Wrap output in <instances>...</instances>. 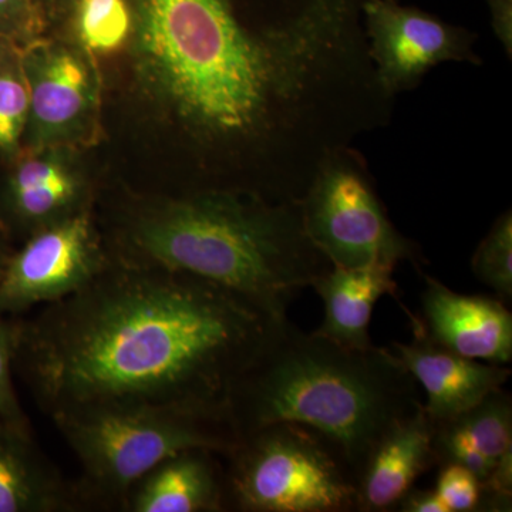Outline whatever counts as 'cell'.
I'll use <instances>...</instances> for the list:
<instances>
[{
    "label": "cell",
    "instance_id": "603a6c76",
    "mask_svg": "<svg viewBox=\"0 0 512 512\" xmlns=\"http://www.w3.org/2000/svg\"><path fill=\"white\" fill-rule=\"evenodd\" d=\"M434 490L450 512L481 511L483 483L467 468L443 464Z\"/></svg>",
    "mask_w": 512,
    "mask_h": 512
},
{
    "label": "cell",
    "instance_id": "44dd1931",
    "mask_svg": "<svg viewBox=\"0 0 512 512\" xmlns=\"http://www.w3.org/2000/svg\"><path fill=\"white\" fill-rule=\"evenodd\" d=\"M16 329V318L0 316V419L20 429L32 430L13 384Z\"/></svg>",
    "mask_w": 512,
    "mask_h": 512
},
{
    "label": "cell",
    "instance_id": "2e32d148",
    "mask_svg": "<svg viewBox=\"0 0 512 512\" xmlns=\"http://www.w3.org/2000/svg\"><path fill=\"white\" fill-rule=\"evenodd\" d=\"M394 269L389 265L332 266L312 286L325 306V318L315 332L345 348H373L369 333L373 309L384 295L397 298L399 291Z\"/></svg>",
    "mask_w": 512,
    "mask_h": 512
},
{
    "label": "cell",
    "instance_id": "5b68a950",
    "mask_svg": "<svg viewBox=\"0 0 512 512\" xmlns=\"http://www.w3.org/2000/svg\"><path fill=\"white\" fill-rule=\"evenodd\" d=\"M224 512H360L357 478L319 431L268 424L222 456Z\"/></svg>",
    "mask_w": 512,
    "mask_h": 512
},
{
    "label": "cell",
    "instance_id": "4fadbf2b",
    "mask_svg": "<svg viewBox=\"0 0 512 512\" xmlns=\"http://www.w3.org/2000/svg\"><path fill=\"white\" fill-rule=\"evenodd\" d=\"M433 437L434 420L423 406L384 434L357 484L360 512L393 511L416 481L437 466Z\"/></svg>",
    "mask_w": 512,
    "mask_h": 512
},
{
    "label": "cell",
    "instance_id": "6da1fadb",
    "mask_svg": "<svg viewBox=\"0 0 512 512\" xmlns=\"http://www.w3.org/2000/svg\"><path fill=\"white\" fill-rule=\"evenodd\" d=\"M284 319L198 276L113 256L80 291L16 318L15 370L47 417L173 406L227 419L232 390Z\"/></svg>",
    "mask_w": 512,
    "mask_h": 512
},
{
    "label": "cell",
    "instance_id": "d4e9b609",
    "mask_svg": "<svg viewBox=\"0 0 512 512\" xmlns=\"http://www.w3.org/2000/svg\"><path fill=\"white\" fill-rule=\"evenodd\" d=\"M400 512H450L436 490L412 488L394 507Z\"/></svg>",
    "mask_w": 512,
    "mask_h": 512
},
{
    "label": "cell",
    "instance_id": "5bb4252c",
    "mask_svg": "<svg viewBox=\"0 0 512 512\" xmlns=\"http://www.w3.org/2000/svg\"><path fill=\"white\" fill-rule=\"evenodd\" d=\"M121 512H224L221 454L190 448L165 458L131 485Z\"/></svg>",
    "mask_w": 512,
    "mask_h": 512
},
{
    "label": "cell",
    "instance_id": "7c38bea8",
    "mask_svg": "<svg viewBox=\"0 0 512 512\" xmlns=\"http://www.w3.org/2000/svg\"><path fill=\"white\" fill-rule=\"evenodd\" d=\"M394 352L426 393L424 412L434 421L453 419L503 389L510 367L458 356L426 338L413 326V340L393 343Z\"/></svg>",
    "mask_w": 512,
    "mask_h": 512
},
{
    "label": "cell",
    "instance_id": "3957f363",
    "mask_svg": "<svg viewBox=\"0 0 512 512\" xmlns=\"http://www.w3.org/2000/svg\"><path fill=\"white\" fill-rule=\"evenodd\" d=\"M421 406L419 384L389 349L345 348L285 318L232 390L227 419L237 440L281 421L311 427L335 444L359 484L384 434Z\"/></svg>",
    "mask_w": 512,
    "mask_h": 512
},
{
    "label": "cell",
    "instance_id": "8fae6325",
    "mask_svg": "<svg viewBox=\"0 0 512 512\" xmlns=\"http://www.w3.org/2000/svg\"><path fill=\"white\" fill-rule=\"evenodd\" d=\"M423 278L421 318L410 315L427 339L458 356L493 365L512 360V315L500 299L463 295L439 279Z\"/></svg>",
    "mask_w": 512,
    "mask_h": 512
},
{
    "label": "cell",
    "instance_id": "4316f807",
    "mask_svg": "<svg viewBox=\"0 0 512 512\" xmlns=\"http://www.w3.org/2000/svg\"><path fill=\"white\" fill-rule=\"evenodd\" d=\"M42 2L43 5H45V8L47 2H49L50 5L55 6V8H63V6H69L72 0H42Z\"/></svg>",
    "mask_w": 512,
    "mask_h": 512
},
{
    "label": "cell",
    "instance_id": "cb8c5ba5",
    "mask_svg": "<svg viewBox=\"0 0 512 512\" xmlns=\"http://www.w3.org/2000/svg\"><path fill=\"white\" fill-rule=\"evenodd\" d=\"M491 26L494 35L504 47L505 55L512 59V8L511 0H488Z\"/></svg>",
    "mask_w": 512,
    "mask_h": 512
},
{
    "label": "cell",
    "instance_id": "ffe728a7",
    "mask_svg": "<svg viewBox=\"0 0 512 512\" xmlns=\"http://www.w3.org/2000/svg\"><path fill=\"white\" fill-rule=\"evenodd\" d=\"M478 281L495 292L501 302L512 301V212H503L471 258Z\"/></svg>",
    "mask_w": 512,
    "mask_h": 512
},
{
    "label": "cell",
    "instance_id": "277c9868",
    "mask_svg": "<svg viewBox=\"0 0 512 512\" xmlns=\"http://www.w3.org/2000/svg\"><path fill=\"white\" fill-rule=\"evenodd\" d=\"M50 420L79 460L73 481L82 512H121L131 485L180 451L207 448L224 456L237 443L227 419L183 407H77Z\"/></svg>",
    "mask_w": 512,
    "mask_h": 512
},
{
    "label": "cell",
    "instance_id": "ac0fdd59",
    "mask_svg": "<svg viewBox=\"0 0 512 512\" xmlns=\"http://www.w3.org/2000/svg\"><path fill=\"white\" fill-rule=\"evenodd\" d=\"M77 43L92 55H109L126 45L133 33L128 0H72Z\"/></svg>",
    "mask_w": 512,
    "mask_h": 512
},
{
    "label": "cell",
    "instance_id": "8992f818",
    "mask_svg": "<svg viewBox=\"0 0 512 512\" xmlns=\"http://www.w3.org/2000/svg\"><path fill=\"white\" fill-rule=\"evenodd\" d=\"M309 237L339 268L409 262L419 274L427 264L417 242L399 231L377 194L365 158L342 148L316 173L301 200Z\"/></svg>",
    "mask_w": 512,
    "mask_h": 512
},
{
    "label": "cell",
    "instance_id": "9c48e42d",
    "mask_svg": "<svg viewBox=\"0 0 512 512\" xmlns=\"http://www.w3.org/2000/svg\"><path fill=\"white\" fill-rule=\"evenodd\" d=\"M363 26L377 79L390 96L410 92L443 63L481 66L476 33L397 0H365Z\"/></svg>",
    "mask_w": 512,
    "mask_h": 512
},
{
    "label": "cell",
    "instance_id": "7a4b0ae2",
    "mask_svg": "<svg viewBox=\"0 0 512 512\" xmlns=\"http://www.w3.org/2000/svg\"><path fill=\"white\" fill-rule=\"evenodd\" d=\"M97 221L114 258L198 276L275 318L333 266L306 231L301 201L234 191L130 195Z\"/></svg>",
    "mask_w": 512,
    "mask_h": 512
},
{
    "label": "cell",
    "instance_id": "e0dca14e",
    "mask_svg": "<svg viewBox=\"0 0 512 512\" xmlns=\"http://www.w3.org/2000/svg\"><path fill=\"white\" fill-rule=\"evenodd\" d=\"M29 109L30 89L23 46L0 36V158L3 163L22 150Z\"/></svg>",
    "mask_w": 512,
    "mask_h": 512
},
{
    "label": "cell",
    "instance_id": "30bf717a",
    "mask_svg": "<svg viewBox=\"0 0 512 512\" xmlns=\"http://www.w3.org/2000/svg\"><path fill=\"white\" fill-rule=\"evenodd\" d=\"M76 154L66 147H22L5 161L0 224L12 241L94 208L93 184Z\"/></svg>",
    "mask_w": 512,
    "mask_h": 512
},
{
    "label": "cell",
    "instance_id": "52a82bcc",
    "mask_svg": "<svg viewBox=\"0 0 512 512\" xmlns=\"http://www.w3.org/2000/svg\"><path fill=\"white\" fill-rule=\"evenodd\" d=\"M30 109L22 147L82 151L103 137L101 77L77 42L39 37L23 47Z\"/></svg>",
    "mask_w": 512,
    "mask_h": 512
},
{
    "label": "cell",
    "instance_id": "7402d4cb",
    "mask_svg": "<svg viewBox=\"0 0 512 512\" xmlns=\"http://www.w3.org/2000/svg\"><path fill=\"white\" fill-rule=\"evenodd\" d=\"M46 16L42 0H0V36L25 47L43 36Z\"/></svg>",
    "mask_w": 512,
    "mask_h": 512
},
{
    "label": "cell",
    "instance_id": "9a60e30c",
    "mask_svg": "<svg viewBox=\"0 0 512 512\" xmlns=\"http://www.w3.org/2000/svg\"><path fill=\"white\" fill-rule=\"evenodd\" d=\"M0 512H82L74 481L39 450L32 430L2 419Z\"/></svg>",
    "mask_w": 512,
    "mask_h": 512
},
{
    "label": "cell",
    "instance_id": "484cf974",
    "mask_svg": "<svg viewBox=\"0 0 512 512\" xmlns=\"http://www.w3.org/2000/svg\"><path fill=\"white\" fill-rule=\"evenodd\" d=\"M13 241L9 237L8 231L0 224V278L5 272L6 265H8L10 256H12L15 248L12 247Z\"/></svg>",
    "mask_w": 512,
    "mask_h": 512
},
{
    "label": "cell",
    "instance_id": "ba28073f",
    "mask_svg": "<svg viewBox=\"0 0 512 512\" xmlns=\"http://www.w3.org/2000/svg\"><path fill=\"white\" fill-rule=\"evenodd\" d=\"M111 259L94 208L40 229L10 256L0 278V316L20 318L62 301L90 284Z\"/></svg>",
    "mask_w": 512,
    "mask_h": 512
},
{
    "label": "cell",
    "instance_id": "d6986e66",
    "mask_svg": "<svg viewBox=\"0 0 512 512\" xmlns=\"http://www.w3.org/2000/svg\"><path fill=\"white\" fill-rule=\"evenodd\" d=\"M448 420L491 460L498 461L512 453V397L504 387L488 394L467 412Z\"/></svg>",
    "mask_w": 512,
    "mask_h": 512
}]
</instances>
